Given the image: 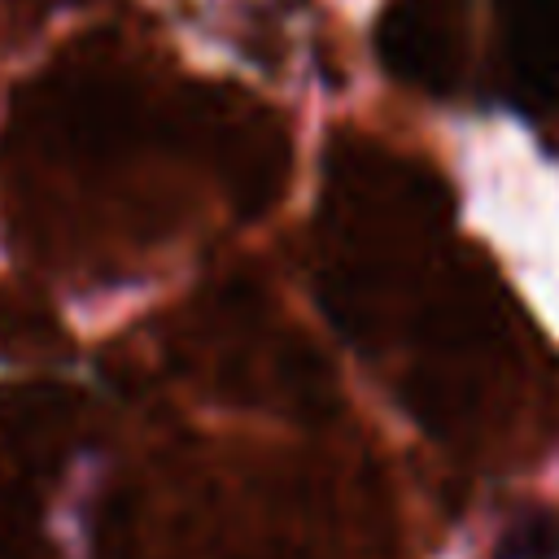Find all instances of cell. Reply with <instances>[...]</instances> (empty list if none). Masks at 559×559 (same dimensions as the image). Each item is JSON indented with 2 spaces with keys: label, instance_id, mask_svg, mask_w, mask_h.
<instances>
[{
  "label": "cell",
  "instance_id": "cell-3",
  "mask_svg": "<svg viewBox=\"0 0 559 559\" xmlns=\"http://www.w3.org/2000/svg\"><path fill=\"white\" fill-rule=\"evenodd\" d=\"M498 559H559V524L550 515H533V520L515 524L502 537Z\"/></svg>",
  "mask_w": 559,
  "mask_h": 559
},
{
  "label": "cell",
  "instance_id": "cell-2",
  "mask_svg": "<svg viewBox=\"0 0 559 559\" xmlns=\"http://www.w3.org/2000/svg\"><path fill=\"white\" fill-rule=\"evenodd\" d=\"M380 57L397 79L445 87L454 74V26L432 0H402L380 17Z\"/></svg>",
  "mask_w": 559,
  "mask_h": 559
},
{
  "label": "cell",
  "instance_id": "cell-1",
  "mask_svg": "<svg viewBox=\"0 0 559 559\" xmlns=\"http://www.w3.org/2000/svg\"><path fill=\"white\" fill-rule=\"evenodd\" d=\"M35 140L57 157H122L131 153L153 118L131 79L92 70H61L35 92Z\"/></svg>",
  "mask_w": 559,
  "mask_h": 559
}]
</instances>
